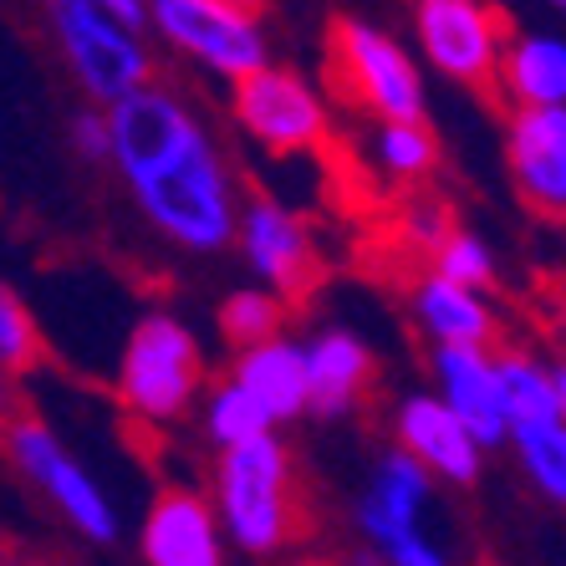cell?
<instances>
[{"mask_svg":"<svg viewBox=\"0 0 566 566\" xmlns=\"http://www.w3.org/2000/svg\"><path fill=\"white\" fill-rule=\"evenodd\" d=\"M552 388H556V413L566 419V357L552 363Z\"/></svg>","mask_w":566,"mask_h":566,"instance_id":"obj_30","label":"cell"},{"mask_svg":"<svg viewBox=\"0 0 566 566\" xmlns=\"http://www.w3.org/2000/svg\"><path fill=\"white\" fill-rule=\"evenodd\" d=\"M495 93L511 107H566V36L511 31L495 72Z\"/></svg>","mask_w":566,"mask_h":566,"instance_id":"obj_18","label":"cell"},{"mask_svg":"<svg viewBox=\"0 0 566 566\" xmlns=\"http://www.w3.org/2000/svg\"><path fill=\"white\" fill-rule=\"evenodd\" d=\"M230 118L271 158L316 154L332 138V113L322 103V93L296 66H276V62H265L255 72H245L240 82H230Z\"/></svg>","mask_w":566,"mask_h":566,"instance_id":"obj_9","label":"cell"},{"mask_svg":"<svg viewBox=\"0 0 566 566\" xmlns=\"http://www.w3.org/2000/svg\"><path fill=\"white\" fill-rule=\"evenodd\" d=\"M107 164L154 235L185 255H220L235 245L240 179L220 138L185 93L144 82L107 107Z\"/></svg>","mask_w":566,"mask_h":566,"instance_id":"obj_1","label":"cell"},{"mask_svg":"<svg viewBox=\"0 0 566 566\" xmlns=\"http://www.w3.org/2000/svg\"><path fill=\"white\" fill-rule=\"evenodd\" d=\"M505 444L515 449V464H521V474L536 485L541 501L566 511V419L562 413L511 423V439H505Z\"/></svg>","mask_w":566,"mask_h":566,"instance_id":"obj_20","label":"cell"},{"mask_svg":"<svg viewBox=\"0 0 566 566\" xmlns=\"http://www.w3.org/2000/svg\"><path fill=\"white\" fill-rule=\"evenodd\" d=\"M0 566H15V562H6V556H0Z\"/></svg>","mask_w":566,"mask_h":566,"instance_id":"obj_35","label":"cell"},{"mask_svg":"<svg viewBox=\"0 0 566 566\" xmlns=\"http://www.w3.org/2000/svg\"><path fill=\"white\" fill-rule=\"evenodd\" d=\"M286 566H316V562H286Z\"/></svg>","mask_w":566,"mask_h":566,"instance_id":"obj_34","label":"cell"},{"mask_svg":"<svg viewBox=\"0 0 566 566\" xmlns=\"http://www.w3.org/2000/svg\"><path fill=\"white\" fill-rule=\"evenodd\" d=\"M46 353V337H41V322L11 286H0V368L21 378L31 373Z\"/></svg>","mask_w":566,"mask_h":566,"instance_id":"obj_26","label":"cell"},{"mask_svg":"<svg viewBox=\"0 0 566 566\" xmlns=\"http://www.w3.org/2000/svg\"><path fill=\"white\" fill-rule=\"evenodd\" d=\"M286 316H291V302L286 296H276L271 286H240L230 291L220 302V312H214V332H220V343L230 347V353H240V347H255L265 343V337H281L286 332Z\"/></svg>","mask_w":566,"mask_h":566,"instance_id":"obj_22","label":"cell"},{"mask_svg":"<svg viewBox=\"0 0 566 566\" xmlns=\"http://www.w3.org/2000/svg\"><path fill=\"white\" fill-rule=\"evenodd\" d=\"M429 255H434L429 271L460 281V286H470V291L495 286V251H490L485 235H474V230H464V224H449Z\"/></svg>","mask_w":566,"mask_h":566,"instance_id":"obj_25","label":"cell"},{"mask_svg":"<svg viewBox=\"0 0 566 566\" xmlns=\"http://www.w3.org/2000/svg\"><path fill=\"white\" fill-rule=\"evenodd\" d=\"M138 552L148 566H224L230 541L205 490L164 485L138 526Z\"/></svg>","mask_w":566,"mask_h":566,"instance_id":"obj_14","label":"cell"},{"mask_svg":"<svg viewBox=\"0 0 566 566\" xmlns=\"http://www.w3.org/2000/svg\"><path fill=\"white\" fill-rule=\"evenodd\" d=\"M199 429H205V439H210L214 449H230V444H245V439L265 434V429H276V423L265 419L261 403L224 373L220 382H210V388L199 394Z\"/></svg>","mask_w":566,"mask_h":566,"instance_id":"obj_23","label":"cell"},{"mask_svg":"<svg viewBox=\"0 0 566 566\" xmlns=\"http://www.w3.org/2000/svg\"><path fill=\"white\" fill-rule=\"evenodd\" d=\"M144 31H154L174 56L220 82H240L271 62L261 11H240L224 0H148Z\"/></svg>","mask_w":566,"mask_h":566,"instance_id":"obj_8","label":"cell"},{"mask_svg":"<svg viewBox=\"0 0 566 566\" xmlns=\"http://www.w3.org/2000/svg\"><path fill=\"white\" fill-rule=\"evenodd\" d=\"M388 429H394V444L409 449L439 485H449V490L480 485L490 449L470 434V423L449 409L434 388H429V394H403L398 398Z\"/></svg>","mask_w":566,"mask_h":566,"instance_id":"obj_12","label":"cell"},{"mask_svg":"<svg viewBox=\"0 0 566 566\" xmlns=\"http://www.w3.org/2000/svg\"><path fill=\"white\" fill-rule=\"evenodd\" d=\"M72 144L93 158V164H107V107L93 103L87 113H77V123H72Z\"/></svg>","mask_w":566,"mask_h":566,"instance_id":"obj_27","label":"cell"},{"mask_svg":"<svg viewBox=\"0 0 566 566\" xmlns=\"http://www.w3.org/2000/svg\"><path fill=\"white\" fill-rule=\"evenodd\" d=\"M224 6H240V11H261L265 0H224Z\"/></svg>","mask_w":566,"mask_h":566,"instance_id":"obj_31","label":"cell"},{"mask_svg":"<svg viewBox=\"0 0 566 566\" xmlns=\"http://www.w3.org/2000/svg\"><path fill=\"white\" fill-rule=\"evenodd\" d=\"M97 6H107V11L133 21V27H144V11H148V0H97Z\"/></svg>","mask_w":566,"mask_h":566,"instance_id":"obj_28","label":"cell"},{"mask_svg":"<svg viewBox=\"0 0 566 566\" xmlns=\"http://www.w3.org/2000/svg\"><path fill=\"white\" fill-rule=\"evenodd\" d=\"M505 169L531 214L566 220V107H511Z\"/></svg>","mask_w":566,"mask_h":566,"instance_id":"obj_13","label":"cell"},{"mask_svg":"<svg viewBox=\"0 0 566 566\" xmlns=\"http://www.w3.org/2000/svg\"><path fill=\"white\" fill-rule=\"evenodd\" d=\"M46 27L87 103L113 107L154 82V46L144 27L113 15L97 0H46Z\"/></svg>","mask_w":566,"mask_h":566,"instance_id":"obj_5","label":"cell"},{"mask_svg":"<svg viewBox=\"0 0 566 566\" xmlns=\"http://www.w3.org/2000/svg\"><path fill=\"white\" fill-rule=\"evenodd\" d=\"M0 444H6V460L27 474V485H36L41 495H46V505H52L77 536L97 541V546H113V541H118V505H113V495H107L103 480L62 444V434H56L52 423L15 409L11 419L0 423Z\"/></svg>","mask_w":566,"mask_h":566,"instance_id":"obj_6","label":"cell"},{"mask_svg":"<svg viewBox=\"0 0 566 566\" xmlns=\"http://www.w3.org/2000/svg\"><path fill=\"white\" fill-rule=\"evenodd\" d=\"M210 382V357L199 332L174 312L133 316L123 337L118 368H113V394L118 403L144 423H179L195 413L199 394Z\"/></svg>","mask_w":566,"mask_h":566,"instance_id":"obj_4","label":"cell"},{"mask_svg":"<svg viewBox=\"0 0 566 566\" xmlns=\"http://www.w3.org/2000/svg\"><path fill=\"white\" fill-rule=\"evenodd\" d=\"M210 501L224 526V541L245 556H276L296 541V454L281 429L214 449Z\"/></svg>","mask_w":566,"mask_h":566,"instance_id":"obj_2","label":"cell"},{"mask_svg":"<svg viewBox=\"0 0 566 566\" xmlns=\"http://www.w3.org/2000/svg\"><path fill=\"white\" fill-rule=\"evenodd\" d=\"M429 378L434 394L470 423V434L485 449H501L511 439V409L495 373V347L474 343H429Z\"/></svg>","mask_w":566,"mask_h":566,"instance_id":"obj_15","label":"cell"},{"mask_svg":"<svg viewBox=\"0 0 566 566\" xmlns=\"http://www.w3.org/2000/svg\"><path fill=\"white\" fill-rule=\"evenodd\" d=\"M230 378L261 403V413L276 423V429H286V423H296V419L312 413L306 343H291L286 332H281V337H265V343H255V347L230 353Z\"/></svg>","mask_w":566,"mask_h":566,"instance_id":"obj_16","label":"cell"},{"mask_svg":"<svg viewBox=\"0 0 566 566\" xmlns=\"http://www.w3.org/2000/svg\"><path fill=\"white\" fill-rule=\"evenodd\" d=\"M495 373H501V394L511 423L521 419H552L556 413V388H552V363L536 357L531 347H495Z\"/></svg>","mask_w":566,"mask_h":566,"instance_id":"obj_24","label":"cell"},{"mask_svg":"<svg viewBox=\"0 0 566 566\" xmlns=\"http://www.w3.org/2000/svg\"><path fill=\"white\" fill-rule=\"evenodd\" d=\"M413 322L429 343H474V347H490L495 343V312L480 291L460 286V281L439 276V271H423L413 281Z\"/></svg>","mask_w":566,"mask_h":566,"instance_id":"obj_19","label":"cell"},{"mask_svg":"<svg viewBox=\"0 0 566 566\" xmlns=\"http://www.w3.org/2000/svg\"><path fill=\"white\" fill-rule=\"evenodd\" d=\"M439 480L409 449L388 444L353 495V531L373 566H454V546L434 531Z\"/></svg>","mask_w":566,"mask_h":566,"instance_id":"obj_3","label":"cell"},{"mask_svg":"<svg viewBox=\"0 0 566 566\" xmlns=\"http://www.w3.org/2000/svg\"><path fill=\"white\" fill-rule=\"evenodd\" d=\"M505 36H511L505 15L485 0H413L419 62L470 93H495Z\"/></svg>","mask_w":566,"mask_h":566,"instance_id":"obj_10","label":"cell"},{"mask_svg":"<svg viewBox=\"0 0 566 566\" xmlns=\"http://www.w3.org/2000/svg\"><path fill=\"white\" fill-rule=\"evenodd\" d=\"M306 378L316 419H347L378 378V357L353 327H322L306 343Z\"/></svg>","mask_w":566,"mask_h":566,"instance_id":"obj_17","label":"cell"},{"mask_svg":"<svg viewBox=\"0 0 566 566\" xmlns=\"http://www.w3.org/2000/svg\"><path fill=\"white\" fill-rule=\"evenodd\" d=\"M327 56H332V82L363 113H373L378 123L423 118V107H429L423 62L394 31L357 21V15H337L327 36Z\"/></svg>","mask_w":566,"mask_h":566,"instance_id":"obj_7","label":"cell"},{"mask_svg":"<svg viewBox=\"0 0 566 566\" xmlns=\"http://www.w3.org/2000/svg\"><path fill=\"white\" fill-rule=\"evenodd\" d=\"M15 413V378L6 368H0V423Z\"/></svg>","mask_w":566,"mask_h":566,"instance_id":"obj_29","label":"cell"},{"mask_svg":"<svg viewBox=\"0 0 566 566\" xmlns=\"http://www.w3.org/2000/svg\"><path fill=\"white\" fill-rule=\"evenodd\" d=\"M373 169L394 185H419L439 169V138L423 118H398V123H378L368 138Z\"/></svg>","mask_w":566,"mask_h":566,"instance_id":"obj_21","label":"cell"},{"mask_svg":"<svg viewBox=\"0 0 566 566\" xmlns=\"http://www.w3.org/2000/svg\"><path fill=\"white\" fill-rule=\"evenodd\" d=\"M235 251L245 255L251 276L286 296L291 306L306 302L322 281V255L306 230V220L276 195H245L240 199V224H235Z\"/></svg>","mask_w":566,"mask_h":566,"instance_id":"obj_11","label":"cell"},{"mask_svg":"<svg viewBox=\"0 0 566 566\" xmlns=\"http://www.w3.org/2000/svg\"><path fill=\"white\" fill-rule=\"evenodd\" d=\"M546 6H556V11H562V15H566V0H546Z\"/></svg>","mask_w":566,"mask_h":566,"instance_id":"obj_33","label":"cell"},{"mask_svg":"<svg viewBox=\"0 0 566 566\" xmlns=\"http://www.w3.org/2000/svg\"><path fill=\"white\" fill-rule=\"evenodd\" d=\"M556 332H562V343H566V296H562V316H556Z\"/></svg>","mask_w":566,"mask_h":566,"instance_id":"obj_32","label":"cell"}]
</instances>
